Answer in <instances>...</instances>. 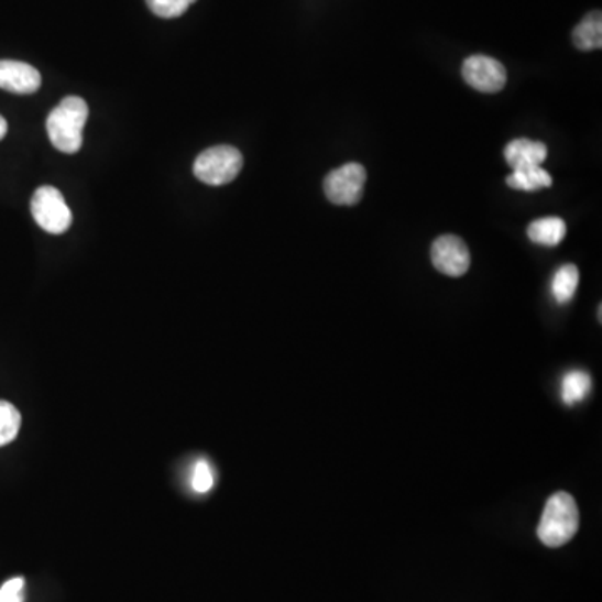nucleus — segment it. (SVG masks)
<instances>
[{
	"label": "nucleus",
	"instance_id": "nucleus-14",
	"mask_svg": "<svg viewBox=\"0 0 602 602\" xmlns=\"http://www.w3.org/2000/svg\"><path fill=\"white\" fill-rule=\"evenodd\" d=\"M592 382L589 373L582 370H572L562 379L561 395L566 405H574L584 401L591 392Z\"/></svg>",
	"mask_w": 602,
	"mask_h": 602
},
{
	"label": "nucleus",
	"instance_id": "nucleus-3",
	"mask_svg": "<svg viewBox=\"0 0 602 602\" xmlns=\"http://www.w3.org/2000/svg\"><path fill=\"white\" fill-rule=\"evenodd\" d=\"M243 167V154L233 146H212L203 151L195 161L196 178L209 186H223L237 179Z\"/></svg>",
	"mask_w": 602,
	"mask_h": 602
},
{
	"label": "nucleus",
	"instance_id": "nucleus-6",
	"mask_svg": "<svg viewBox=\"0 0 602 602\" xmlns=\"http://www.w3.org/2000/svg\"><path fill=\"white\" fill-rule=\"evenodd\" d=\"M462 77L470 88L488 92V95L502 91L507 83L505 67L494 57L482 56V54H475L463 61Z\"/></svg>",
	"mask_w": 602,
	"mask_h": 602
},
{
	"label": "nucleus",
	"instance_id": "nucleus-9",
	"mask_svg": "<svg viewBox=\"0 0 602 602\" xmlns=\"http://www.w3.org/2000/svg\"><path fill=\"white\" fill-rule=\"evenodd\" d=\"M505 161L512 169H523V167L543 166L547 157V146L539 141L521 140L511 141L504 150Z\"/></svg>",
	"mask_w": 602,
	"mask_h": 602
},
{
	"label": "nucleus",
	"instance_id": "nucleus-16",
	"mask_svg": "<svg viewBox=\"0 0 602 602\" xmlns=\"http://www.w3.org/2000/svg\"><path fill=\"white\" fill-rule=\"evenodd\" d=\"M196 0H146L147 8L153 14L163 19H175L185 14Z\"/></svg>",
	"mask_w": 602,
	"mask_h": 602
},
{
	"label": "nucleus",
	"instance_id": "nucleus-15",
	"mask_svg": "<svg viewBox=\"0 0 602 602\" xmlns=\"http://www.w3.org/2000/svg\"><path fill=\"white\" fill-rule=\"evenodd\" d=\"M22 417L11 402L0 401V447L8 446L21 430Z\"/></svg>",
	"mask_w": 602,
	"mask_h": 602
},
{
	"label": "nucleus",
	"instance_id": "nucleus-5",
	"mask_svg": "<svg viewBox=\"0 0 602 602\" xmlns=\"http://www.w3.org/2000/svg\"><path fill=\"white\" fill-rule=\"evenodd\" d=\"M365 183L366 169L362 164H343L328 173L324 182L325 195L333 205L353 206L362 199Z\"/></svg>",
	"mask_w": 602,
	"mask_h": 602
},
{
	"label": "nucleus",
	"instance_id": "nucleus-13",
	"mask_svg": "<svg viewBox=\"0 0 602 602\" xmlns=\"http://www.w3.org/2000/svg\"><path fill=\"white\" fill-rule=\"evenodd\" d=\"M579 286V270L576 265H562L552 278V296L557 304L566 305L574 298Z\"/></svg>",
	"mask_w": 602,
	"mask_h": 602
},
{
	"label": "nucleus",
	"instance_id": "nucleus-18",
	"mask_svg": "<svg viewBox=\"0 0 602 602\" xmlns=\"http://www.w3.org/2000/svg\"><path fill=\"white\" fill-rule=\"evenodd\" d=\"M0 602H24V579H9L0 588Z\"/></svg>",
	"mask_w": 602,
	"mask_h": 602
},
{
	"label": "nucleus",
	"instance_id": "nucleus-11",
	"mask_svg": "<svg viewBox=\"0 0 602 602\" xmlns=\"http://www.w3.org/2000/svg\"><path fill=\"white\" fill-rule=\"evenodd\" d=\"M572 41L579 51H595L602 47V15L594 11L585 15L572 32Z\"/></svg>",
	"mask_w": 602,
	"mask_h": 602
},
{
	"label": "nucleus",
	"instance_id": "nucleus-2",
	"mask_svg": "<svg viewBox=\"0 0 602 602\" xmlns=\"http://www.w3.org/2000/svg\"><path fill=\"white\" fill-rule=\"evenodd\" d=\"M579 529V508L568 492L550 495L544 507L537 537L547 547H561L576 536Z\"/></svg>",
	"mask_w": 602,
	"mask_h": 602
},
{
	"label": "nucleus",
	"instance_id": "nucleus-1",
	"mask_svg": "<svg viewBox=\"0 0 602 602\" xmlns=\"http://www.w3.org/2000/svg\"><path fill=\"white\" fill-rule=\"evenodd\" d=\"M88 116L89 108L83 98H64L61 105L51 111L46 122L53 146L61 153H77L83 146V129Z\"/></svg>",
	"mask_w": 602,
	"mask_h": 602
},
{
	"label": "nucleus",
	"instance_id": "nucleus-4",
	"mask_svg": "<svg viewBox=\"0 0 602 602\" xmlns=\"http://www.w3.org/2000/svg\"><path fill=\"white\" fill-rule=\"evenodd\" d=\"M31 211L35 223L51 234L66 233L73 223V212L63 193L54 186L37 188L31 199Z\"/></svg>",
	"mask_w": 602,
	"mask_h": 602
},
{
	"label": "nucleus",
	"instance_id": "nucleus-19",
	"mask_svg": "<svg viewBox=\"0 0 602 602\" xmlns=\"http://www.w3.org/2000/svg\"><path fill=\"white\" fill-rule=\"evenodd\" d=\"M6 134H8V121L0 116V141L4 140Z\"/></svg>",
	"mask_w": 602,
	"mask_h": 602
},
{
	"label": "nucleus",
	"instance_id": "nucleus-7",
	"mask_svg": "<svg viewBox=\"0 0 602 602\" xmlns=\"http://www.w3.org/2000/svg\"><path fill=\"white\" fill-rule=\"evenodd\" d=\"M434 266L444 275L459 278L470 269V251L463 240L453 234L437 238L430 250Z\"/></svg>",
	"mask_w": 602,
	"mask_h": 602
},
{
	"label": "nucleus",
	"instance_id": "nucleus-12",
	"mask_svg": "<svg viewBox=\"0 0 602 602\" xmlns=\"http://www.w3.org/2000/svg\"><path fill=\"white\" fill-rule=\"evenodd\" d=\"M505 182H507L508 188L517 189V191H537V189L552 186V178L546 169H543V166L515 169Z\"/></svg>",
	"mask_w": 602,
	"mask_h": 602
},
{
	"label": "nucleus",
	"instance_id": "nucleus-10",
	"mask_svg": "<svg viewBox=\"0 0 602 602\" xmlns=\"http://www.w3.org/2000/svg\"><path fill=\"white\" fill-rule=\"evenodd\" d=\"M568 234V225L557 217L540 218L527 227V237L533 243L543 247H557Z\"/></svg>",
	"mask_w": 602,
	"mask_h": 602
},
{
	"label": "nucleus",
	"instance_id": "nucleus-8",
	"mask_svg": "<svg viewBox=\"0 0 602 602\" xmlns=\"http://www.w3.org/2000/svg\"><path fill=\"white\" fill-rule=\"evenodd\" d=\"M41 84V74L31 64L0 61V89L14 95H34Z\"/></svg>",
	"mask_w": 602,
	"mask_h": 602
},
{
	"label": "nucleus",
	"instance_id": "nucleus-17",
	"mask_svg": "<svg viewBox=\"0 0 602 602\" xmlns=\"http://www.w3.org/2000/svg\"><path fill=\"white\" fill-rule=\"evenodd\" d=\"M193 491L198 492V494H206V492L211 491L212 485H215V478H212L211 467L208 466L206 460H199L193 470Z\"/></svg>",
	"mask_w": 602,
	"mask_h": 602
}]
</instances>
